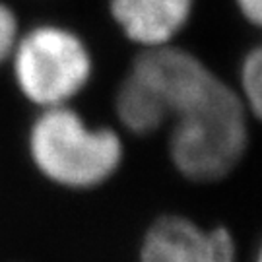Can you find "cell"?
I'll return each mask as SVG.
<instances>
[{"label": "cell", "mask_w": 262, "mask_h": 262, "mask_svg": "<svg viewBox=\"0 0 262 262\" xmlns=\"http://www.w3.org/2000/svg\"><path fill=\"white\" fill-rule=\"evenodd\" d=\"M26 150L41 177L72 192L107 185L126 158L121 132L90 122L74 105L39 109L28 126Z\"/></svg>", "instance_id": "obj_1"}, {"label": "cell", "mask_w": 262, "mask_h": 262, "mask_svg": "<svg viewBox=\"0 0 262 262\" xmlns=\"http://www.w3.org/2000/svg\"><path fill=\"white\" fill-rule=\"evenodd\" d=\"M249 121L237 88L217 78L196 103L171 121L167 138L171 165L192 183L229 177L249 150Z\"/></svg>", "instance_id": "obj_2"}, {"label": "cell", "mask_w": 262, "mask_h": 262, "mask_svg": "<svg viewBox=\"0 0 262 262\" xmlns=\"http://www.w3.org/2000/svg\"><path fill=\"white\" fill-rule=\"evenodd\" d=\"M8 64L16 90L37 111L74 105L95 70L85 39L60 24H39L21 31Z\"/></svg>", "instance_id": "obj_3"}, {"label": "cell", "mask_w": 262, "mask_h": 262, "mask_svg": "<svg viewBox=\"0 0 262 262\" xmlns=\"http://www.w3.org/2000/svg\"><path fill=\"white\" fill-rule=\"evenodd\" d=\"M138 262H237V243L225 225L206 227L187 215L165 214L142 235Z\"/></svg>", "instance_id": "obj_4"}, {"label": "cell", "mask_w": 262, "mask_h": 262, "mask_svg": "<svg viewBox=\"0 0 262 262\" xmlns=\"http://www.w3.org/2000/svg\"><path fill=\"white\" fill-rule=\"evenodd\" d=\"M196 0H109L113 21L140 49L173 45L194 16Z\"/></svg>", "instance_id": "obj_5"}, {"label": "cell", "mask_w": 262, "mask_h": 262, "mask_svg": "<svg viewBox=\"0 0 262 262\" xmlns=\"http://www.w3.org/2000/svg\"><path fill=\"white\" fill-rule=\"evenodd\" d=\"M113 105L121 128L134 136L156 134L169 122V115L161 103L128 72L115 92Z\"/></svg>", "instance_id": "obj_6"}, {"label": "cell", "mask_w": 262, "mask_h": 262, "mask_svg": "<svg viewBox=\"0 0 262 262\" xmlns=\"http://www.w3.org/2000/svg\"><path fill=\"white\" fill-rule=\"evenodd\" d=\"M237 92L251 119L262 122V41L241 58Z\"/></svg>", "instance_id": "obj_7"}, {"label": "cell", "mask_w": 262, "mask_h": 262, "mask_svg": "<svg viewBox=\"0 0 262 262\" xmlns=\"http://www.w3.org/2000/svg\"><path fill=\"white\" fill-rule=\"evenodd\" d=\"M19 21L16 12L0 0V66L10 60V55L19 37Z\"/></svg>", "instance_id": "obj_8"}, {"label": "cell", "mask_w": 262, "mask_h": 262, "mask_svg": "<svg viewBox=\"0 0 262 262\" xmlns=\"http://www.w3.org/2000/svg\"><path fill=\"white\" fill-rule=\"evenodd\" d=\"M241 18L262 31V0H233Z\"/></svg>", "instance_id": "obj_9"}, {"label": "cell", "mask_w": 262, "mask_h": 262, "mask_svg": "<svg viewBox=\"0 0 262 262\" xmlns=\"http://www.w3.org/2000/svg\"><path fill=\"white\" fill-rule=\"evenodd\" d=\"M253 262H262V239L258 241V247H256V253H254Z\"/></svg>", "instance_id": "obj_10"}]
</instances>
